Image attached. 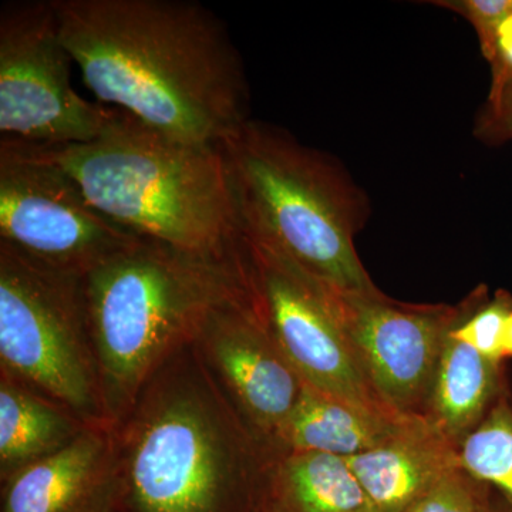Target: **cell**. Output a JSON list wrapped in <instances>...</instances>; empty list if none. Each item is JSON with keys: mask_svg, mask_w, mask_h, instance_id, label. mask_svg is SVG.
Returning a JSON list of instances; mask_svg holds the SVG:
<instances>
[{"mask_svg": "<svg viewBox=\"0 0 512 512\" xmlns=\"http://www.w3.org/2000/svg\"><path fill=\"white\" fill-rule=\"evenodd\" d=\"M90 424L0 373V480L69 446Z\"/></svg>", "mask_w": 512, "mask_h": 512, "instance_id": "2e32d148", "label": "cell"}, {"mask_svg": "<svg viewBox=\"0 0 512 512\" xmlns=\"http://www.w3.org/2000/svg\"><path fill=\"white\" fill-rule=\"evenodd\" d=\"M476 289L457 305L406 303L333 289L336 313L357 362L379 396L402 416H426L448 335L484 301Z\"/></svg>", "mask_w": 512, "mask_h": 512, "instance_id": "9c48e42d", "label": "cell"}, {"mask_svg": "<svg viewBox=\"0 0 512 512\" xmlns=\"http://www.w3.org/2000/svg\"><path fill=\"white\" fill-rule=\"evenodd\" d=\"M481 512H512L510 505L505 503L501 498H497L494 495L493 488H491L490 494H488L487 500L481 508Z\"/></svg>", "mask_w": 512, "mask_h": 512, "instance_id": "cb8c5ba5", "label": "cell"}, {"mask_svg": "<svg viewBox=\"0 0 512 512\" xmlns=\"http://www.w3.org/2000/svg\"><path fill=\"white\" fill-rule=\"evenodd\" d=\"M194 345L249 429L275 453L303 382L272 335L258 291L212 313Z\"/></svg>", "mask_w": 512, "mask_h": 512, "instance_id": "8fae6325", "label": "cell"}, {"mask_svg": "<svg viewBox=\"0 0 512 512\" xmlns=\"http://www.w3.org/2000/svg\"><path fill=\"white\" fill-rule=\"evenodd\" d=\"M33 147L66 171L97 211L136 237L218 261L244 254L220 147L171 140L123 111L92 141Z\"/></svg>", "mask_w": 512, "mask_h": 512, "instance_id": "3957f363", "label": "cell"}, {"mask_svg": "<svg viewBox=\"0 0 512 512\" xmlns=\"http://www.w3.org/2000/svg\"><path fill=\"white\" fill-rule=\"evenodd\" d=\"M490 491V485L458 466L406 512H481Z\"/></svg>", "mask_w": 512, "mask_h": 512, "instance_id": "ffe728a7", "label": "cell"}, {"mask_svg": "<svg viewBox=\"0 0 512 512\" xmlns=\"http://www.w3.org/2000/svg\"><path fill=\"white\" fill-rule=\"evenodd\" d=\"M259 512H264V511H262V510H259Z\"/></svg>", "mask_w": 512, "mask_h": 512, "instance_id": "484cf974", "label": "cell"}, {"mask_svg": "<svg viewBox=\"0 0 512 512\" xmlns=\"http://www.w3.org/2000/svg\"><path fill=\"white\" fill-rule=\"evenodd\" d=\"M458 466L497 490L512 510V403L507 393L460 444Z\"/></svg>", "mask_w": 512, "mask_h": 512, "instance_id": "ac0fdd59", "label": "cell"}, {"mask_svg": "<svg viewBox=\"0 0 512 512\" xmlns=\"http://www.w3.org/2000/svg\"><path fill=\"white\" fill-rule=\"evenodd\" d=\"M83 278L0 242V369L97 426L111 423Z\"/></svg>", "mask_w": 512, "mask_h": 512, "instance_id": "8992f818", "label": "cell"}, {"mask_svg": "<svg viewBox=\"0 0 512 512\" xmlns=\"http://www.w3.org/2000/svg\"><path fill=\"white\" fill-rule=\"evenodd\" d=\"M503 383L501 362L481 355L451 332L441 353L426 416L460 447L504 393Z\"/></svg>", "mask_w": 512, "mask_h": 512, "instance_id": "e0dca14e", "label": "cell"}, {"mask_svg": "<svg viewBox=\"0 0 512 512\" xmlns=\"http://www.w3.org/2000/svg\"><path fill=\"white\" fill-rule=\"evenodd\" d=\"M107 419L117 426L151 376L212 313L256 295L244 254L218 261L141 238L83 278Z\"/></svg>", "mask_w": 512, "mask_h": 512, "instance_id": "277c9868", "label": "cell"}, {"mask_svg": "<svg viewBox=\"0 0 512 512\" xmlns=\"http://www.w3.org/2000/svg\"><path fill=\"white\" fill-rule=\"evenodd\" d=\"M64 46L103 103L161 136L220 146L249 120L224 22L187 0H53Z\"/></svg>", "mask_w": 512, "mask_h": 512, "instance_id": "6da1fadb", "label": "cell"}, {"mask_svg": "<svg viewBox=\"0 0 512 512\" xmlns=\"http://www.w3.org/2000/svg\"><path fill=\"white\" fill-rule=\"evenodd\" d=\"M141 238L114 224L35 147L0 143V242L40 264L86 276Z\"/></svg>", "mask_w": 512, "mask_h": 512, "instance_id": "ba28073f", "label": "cell"}, {"mask_svg": "<svg viewBox=\"0 0 512 512\" xmlns=\"http://www.w3.org/2000/svg\"><path fill=\"white\" fill-rule=\"evenodd\" d=\"M73 57L55 3L8 5L0 15V133L32 146H66L100 136L119 110L83 99L70 82Z\"/></svg>", "mask_w": 512, "mask_h": 512, "instance_id": "52a82bcc", "label": "cell"}, {"mask_svg": "<svg viewBox=\"0 0 512 512\" xmlns=\"http://www.w3.org/2000/svg\"><path fill=\"white\" fill-rule=\"evenodd\" d=\"M404 417L380 416L303 383L298 403L279 431L274 450L318 451L352 458L383 443Z\"/></svg>", "mask_w": 512, "mask_h": 512, "instance_id": "9a60e30c", "label": "cell"}, {"mask_svg": "<svg viewBox=\"0 0 512 512\" xmlns=\"http://www.w3.org/2000/svg\"><path fill=\"white\" fill-rule=\"evenodd\" d=\"M375 512H406L448 471L458 446L427 416H407L383 443L346 458Z\"/></svg>", "mask_w": 512, "mask_h": 512, "instance_id": "4fadbf2b", "label": "cell"}, {"mask_svg": "<svg viewBox=\"0 0 512 512\" xmlns=\"http://www.w3.org/2000/svg\"><path fill=\"white\" fill-rule=\"evenodd\" d=\"M0 481V512H121L116 426H89L69 446Z\"/></svg>", "mask_w": 512, "mask_h": 512, "instance_id": "7c38bea8", "label": "cell"}, {"mask_svg": "<svg viewBox=\"0 0 512 512\" xmlns=\"http://www.w3.org/2000/svg\"><path fill=\"white\" fill-rule=\"evenodd\" d=\"M512 312V298L500 291L493 301H483L456 329L454 338L467 343L481 355L503 362V339L505 323Z\"/></svg>", "mask_w": 512, "mask_h": 512, "instance_id": "d6986e66", "label": "cell"}, {"mask_svg": "<svg viewBox=\"0 0 512 512\" xmlns=\"http://www.w3.org/2000/svg\"><path fill=\"white\" fill-rule=\"evenodd\" d=\"M116 434L123 512H259L275 453L194 343L151 376Z\"/></svg>", "mask_w": 512, "mask_h": 512, "instance_id": "7a4b0ae2", "label": "cell"}, {"mask_svg": "<svg viewBox=\"0 0 512 512\" xmlns=\"http://www.w3.org/2000/svg\"><path fill=\"white\" fill-rule=\"evenodd\" d=\"M441 6L457 12L476 29L485 59L493 52L495 32L512 12V0H460L441 2Z\"/></svg>", "mask_w": 512, "mask_h": 512, "instance_id": "44dd1931", "label": "cell"}, {"mask_svg": "<svg viewBox=\"0 0 512 512\" xmlns=\"http://www.w3.org/2000/svg\"><path fill=\"white\" fill-rule=\"evenodd\" d=\"M121 512H123V511H121Z\"/></svg>", "mask_w": 512, "mask_h": 512, "instance_id": "4316f807", "label": "cell"}, {"mask_svg": "<svg viewBox=\"0 0 512 512\" xmlns=\"http://www.w3.org/2000/svg\"><path fill=\"white\" fill-rule=\"evenodd\" d=\"M493 66V89L512 86V12L495 32L493 52L488 57Z\"/></svg>", "mask_w": 512, "mask_h": 512, "instance_id": "603a6c76", "label": "cell"}, {"mask_svg": "<svg viewBox=\"0 0 512 512\" xmlns=\"http://www.w3.org/2000/svg\"><path fill=\"white\" fill-rule=\"evenodd\" d=\"M476 134L484 141L511 140L512 138V86L491 90L483 116L478 119Z\"/></svg>", "mask_w": 512, "mask_h": 512, "instance_id": "7402d4cb", "label": "cell"}, {"mask_svg": "<svg viewBox=\"0 0 512 512\" xmlns=\"http://www.w3.org/2000/svg\"><path fill=\"white\" fill-rule=\"evenodd\" d=\"M244 241L269 328L302 382L380 416L403 417L387 406L357 362L336 313L333 288Z\"/></svg>", "mask_w": 512, "mask_h": 512, "instance_id": "30bf717a", "label": "cell"}, {"mask_svg": "<svg viewBox=\"0 0 512 512\" xmlns=\"http://www.w3.org/2000/svg\"><path fill=\"white\" fill-rule=\"evenodd\" d=\"M259 510L375 512L348 460L318 451L275 453Z\"/></svg>", "mask_w": 512, "mask_h": 512, "instance_id": "5bb4252c", "label": "cell"}, {"mask_svg": "<svg viewBox=\"0 0 512 512\" xmlns=\"http://www.w3.org/2000/svg\"><path fill=\"white\" fill-rule=\"evenodd\" d=\"M218 147L247 241L338 291L377 289L355 248L365 198L333 158L251 119Z\"/></svg>", "mask_w": 512, "mask_h": 512, "instance_id": "5b68a950", "label": "cell"}, {"mask_svg": "<svg viewBox=\"0 0 512 512\" xmlns=\"http://www.w3.org/2000/svg\"><path fill=\"white\" fill-rule=\"evenodd\" d=\"M503 352L504 359L505 357H512V312L508 316L507 323H505Z\"/></svg>", "mask_w": 512, "mask_h": 512, "instance_id": "d4e9b609", "label": "cell"}]
</instances>
